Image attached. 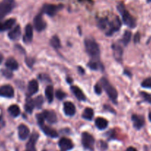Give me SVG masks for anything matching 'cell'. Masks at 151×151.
<instances>
[{
    "label": "cell",
    "instance_id": "cell-10",
    "mask_svg": "<svg viewBox=\"0 0 151 151\" xmlns=\"http://www.w3.org/2000/svg\"><path fill=\"white\" fill-rule=\"evenodd\" d=\"M59 146L62 151H68L73 147V144L70 139L68 138H62L59 142Z\"/></svg>",
    "mask_w": 151,
    "mask_h": 151
},
{
    "label": "cell",
    "instance_id": "cell-42",
    "mask_svg": "<svg viewBox=\"0 0 151 151\" xmlns=\"http://www.w3.org/2000/svg\"><path fill=\"white\" fill-rule=\"evenodd\" d=\"M149 119H150V121L151 122V113H149Z\"/></svg>",
    "mask_w": 151,
    "mask_h": 151
},
{
    "label": "cell",
    "instance_id": "cell-14",
    "mask_svg": "<svg viewBox=\"0 0 151 151\" xmlns=\"http://www.w3.org/2000/svg\"><path fill=\"white\" fill-rule=\"evenodd\" d=\"M38 139H39V134H38V133L34 132V133H32L30 139H29L28 142L27 144V149L30 150H36L35 146H36V144Z\"/></svg>",
    "mask_w": 151,
    "mask_h": 151
},
{
    "label": "cell",
    "instance_id": "cell-44",
    "mask_svg": "<svg viewBox=\"0 0 151 151\" xmlns=\"http://www.w3.org/2000/svg\"><path fill=\"white\" fill-rule=\"evenodd\" d=\"M148 2H151V0H148Z\"/></svg>",
    "mask_w": 151,
    "mask_h": 151
},
{
    "label": "cell",
    "instance_id": "cell-9",
    "mask_svg": "<svg viewBox=\"0 0 151 151\" xmlns=\"http://www.w3.org/2000/svg\"><path fill=\"white\" fill-rule=\"evenodd\" d=\"M14 96V90L11 85H4L0 87V96L5 98H12Z\"/></svg>",
    "mask_w": 151,
    "mask_h": 151
},
{
    "label": "cell",
    "instance_id": "cell-1",
    "mask_svg": "<svg viewBox=\"0 0 151 151\" xmlns=\"http://www.w3.org/2000/svg\"><path fill=\"white\" fill-rule=\"evenodd\" d=\"M117 9H118L119 12L121 14L123 22H124V24H126L128 27H131V28H133V27H136V20L130 15V13L125 9V7H124V5L123 4H119L117 6Z\"/></svg>",
    "mask_w": 151,
    "mask_h": 151
},
{
    "label": "cell",
    "instance_id": "cell-34",
    "mask_svg": "<svg viewBox=\"0 0 151 151\" xmlns=\"http://www.w3.org/2000/svg\"><path fill=\"white\" fill-rule=\"evenodd\" d=\"M56 96L59 99V100H62L65 97V93L62 91L61 90H58L56 92Z\"/></svg>",
    "mask_w": 151,
    "mask_h": 151
},
{
    "label": "cell",
    "instance_id": "cell-31",
    "mask_svg": "<svg viewBox=\"0 0 151 151\" xmlns=\"http://www.w3.org/2000/svg\"><path fill=\"white\" fill-rule=\"evenodd\" d=\"M88 65L90 68H91L92 70H95L100 69V66H101V65H100V63L99 62V61L93 60V59L91 60V62L88 64Z\"/></svg>",
    "mask_w": 151,
    "mask_h": 151
},
{
    "label": "cell",
    "instance_id": "cell-30",
    "mask_svg": "<svg viewBox=\"0 0 151 151\" xmlns=\"http://www.w3.org/2000/svg\"><path fill=\"white\" fill-rule=\"evenodd\" d=\"M130 39H131V33L128 30H126L122 38V42L124 43V45H127V44L130 42Z\"/></svg>",
    "mask_w": 151,
    "mask_h": 151
},
{
    "label": "cell",
    "instance_id": "cell-16",
    "mask_svg": "<svg viewBox=\"0 0 151 151\" xmlns=\"http://www.w3.org/2000/svg\"><path fill=\"white\" fill-rule=\"evenodd\" d=\"M132 120L133 122V126L136 127L137 130L142 128L145 124V119L143 116L139 115H133L132 116Z\"/></svg>",
    "mask_w": 151,
    "mask_h": 151
},
{
    "label": "cell",
    "instance_id": "cell-36",
    "mask_svg": "<svg viewBox=\"0 0 151 151\" xmlns=\"http://www.w3.org/2000/svg\"><path fill=\"white\" fill-rule=\"evenodd\" d=\"M94 91H95V92L97 94H99V95H100V94L101 93V87L100 86L99 84H96V85H95Z\"/></svg>",
    "mask_w": 151,
    "mask_h": 151
},
{
    "label": "cell",
    "instance_id": "cell-8",
    "mask_svg": "<svg viewBox=\"0 0 151 151\" xmlns=\"http://www.w3.org/2000/svg\"><path fill=\"white\" fill-rule=\"evenodd\" d=\"M109 26H110V28L106 32V34L107 36H110L115 31L119 30L120 27H121V22H120L119 19L118 17H116L114 20L109 22Z\"/></svg>",
    "mask_w": 151,
    "mask_h": 151
},
{
    "label": "cell",
    "instance_id": "cell-27",
    "mask_svg": "<svg viewBox=\"0 0 151 151\" xmlns=\"http://www.w3.org/2000/svg\"><path fill=\"white\" fill-rule=\"evenodd\" d=\"M93 110L90 108V107H88L84 110L83 113H82V117L87 120H91L93 116Z\"/></svg>",
    "mask_w": 151,
    "mask_h": 151
},
{
    "label": "cell",
    "instance_id": "cell-17",
    "mask_svg": "<svg viewBox=\"0 0 151 151\" xmlns=\"http://www.w3.org/2000/svg\"><path fill=\"white\" fill-rule=\"evenodd\" d=\"M38 91H39V84H38L37 81H30L28 84V87H27V93H28L29 96L34 95L36 93H37Z\"/></svg>",
    "mask_w": 151,
    "mask_h": 151
},
{
    "label": "cell",
    "instance_id": "cell-4",
    "mask_svg": "<svg viewBox=\"0 0 151 151\" xmlns=\"http://www.w3.org/2000/svg\"><path fill=\"white\" fill-rule=\"evenodd\" d=\"M15 6L14 0H3L0 3V21L11 12Z\"/></svg>",
    "mask_w": 151,
    "mask_h": 151
},
{
    "label": "cell",
    "instance_id": "cell-33",
    "mask_svg": "<svg viewBox=\"0 0 151 151\" xmlns=\"http://www.w3.org/2000/svg\"><path fill=\"white\" fill-rule=\"evenodd\" d=\"M142 86L145 88H151V77L145 79L142 82Z\"/></svg>",
    "mask_w": 151,
    "mask_h": 151
},
{
    "label": "cell",
    "instance_id": "cell-41",
    "mask_svg": "<svg viewBox=\"0 0 151 151\" xmlns=\"http://www.w3.org/2000/svg\"><path fill=\"white\" fill-rule=\"evenodd\" d=\"M68 83H71V82H72V79H68Z\"/></svg>",
    "mask_w": 151,
    "mask_h": 151
},
{
    "label": "cell",
    "instance_id": "cell-6",
    "mask_svg": "<svg viewBox=\"0 0 151 151\" xmlns=\"http://www.w3.org/2000/svg\"><path fill=\"white\" fill-rule=\"evenodd\" d=\"M33 26H34V28L39 32L42 31L46 28L47 24H46L45 21L44 20L41 14H39L34 18V19H33Z\"/></svg>",
    "mask_w": 151,
    "mask_h": 151
},
{
    "label": "cell",
    "instance_id": "cell-35",
    "mask_svg": "<svg viewBox=\"0 0 151 151\" xmlns=\"http://www.w3.org/2000/svg\"><path fill=\"white\" fill-rule=\"evenodd\" d=\"M142 96H143V98L145 99V101H148V102H151V95L147 93L142 92Z\"/></svg>",
    "mask_w": 151,
    "mask_h": 151
},
{
    "label": "cell",
    "instance_id": "cell-32",
    "mask_svg": "<svg viewBox=\"0 0 151 151\" xmlns=\"http://www.w3.org/2000/svg\"><path fill=\"white\" fill-rule=\"evenodd\" d=\"M43 97L42 96H39L36 98H35V99L33 100V102H34L35 107H37V108H40V107L42 106L43 104Z\"/></svg>",
    "mask_w": 151,
    "mask_h": 151
},
{
    "label": "cell",
    "instance_id": "cell-26",
    "mask_svg": "<svg viewBox=\"0 0 151 151\" xmlns=\"http://www.w3.org/2000/svg\"><path fill=\"white\" fill-rule=\"evenodd\" d=\"M45 96L47 98L48 102H52L53 100V88L52 86H47L45 91Z\"/></svg>",
    "mask_w": 151,
    "mask_h": 151
},
{
    "label": "cell",
    "instance_id": "cell-5",
    "mask_svg": "<svg viewBox=\"0 0 151 151\" xmlns=\"http://www.w3.org/2000/svg\"><path fill=\"white\" fill-rule=\"evenodd\" d=\"M82 142L84 147L88 150L93 149L95 140L94 138L88 133H83L82 135Z\"/></svg>",
    "mask_w": 151,
    "mask_h": 151
},
{
    "label": "cell",
    "instance_id": "cell-22",
    "mask_svg": "<svg viewBox=\"0 0 151 151\" xmlns=\"http://www.w3.org/2000/svg\"><path fill=\"white\" fill-rule=\"evenodd\" d=\"M113 54L115 56L116 59L117 61H121L123 55V50L122 47L119 45H113Z\"/></svg>",
    "mask_w": 151,
    "mask_h": 151
},
{
    "label": "cell",
    "instance_id": "cell-45",
    "mask_svg": "<svg viewBox=\"0 0 151 151\" xmlns=\"http://www.w3.org/2000/svg\"><path fill=\"white\" fill-rule=\"evenodd\" d=\"M0 62H1V59H0Z\"/></svg>",
    "mask_w": 151,
    "mask_h": 151
},
{
    "label": "cell",
    "instance_id": "cell-28",
    "mask_svg": "<svg viewBox=\"0 0 151 151\" xmlns=\"http://www.w3.org/2000/svg\"><path fill=\"white\" fill-rule=\"evenodd\" d=\"M34 107H35V104H34V102H33V100L30 99H27V101H26L25 107H24L26 111L29 113H31Z\"/></svg>",
    "mask_w": 151,
    "mask_h": 151
},
{
    "label": "cell",
    "instance_id": "cell-21",
    "mask_svg": "<svg viewBox=\"0 0 151 151\" xmlns=\"http://www.w3.org/2000/svg\"><path fill=\"white\" fill-rule=\"evenodd\" d=\"M71 91L73 93V95L75 96L79 101H85L86 99V97H85V94L83 93V92L82 91V90L76 86H72L71 87Z\"/></svg>",
    "mask_w": 151,
    "mask_h": 151
},
{
    "label": "cell",
    "instance_id": "cell-20",
    "mask_svg": "<svg viewBox=\"0 0 151 151\" xmlns=\"http://www.w3.org/2000/svg\"><path fill=\"white\" fill-rule=\"evenodd\" d=\"M33 29L31 24H27L25 27V34L24 36V42H30L33 40Z\"/></svg>",
    "mask_w": 151,
    "mask_h": 151
},
{
    "label": "cell",
    "instance_id": "cell-19",
    "mask_svg": "<svg viewBox=\"0 0 151 151\" xmlns=\"http://www.w3.org/2000/svg\"><path fill=\"white\" fill-rule=\"evenodd\" d=\"M15 22V19H9L4 22H0V31H5V30L12 28Z\"/></svg>",
    "mask_w": 151,
    "mask_h": 151
},
{
    "label": "cell",
    "instance_id": "cell-23",
    "mask_svg": "<svg viewBox=\"0 0 151 151\" xmlns=\"http://www.w3.org/2000/svg\"><path fill=\"white\" fill-rule=\"evenodd\" d=\"M5 65L10 70H15L19 68V64L14 58H9L5 62Z\"/></svg>",
    "mask_w": 151,
    "mask_h": 151
},
{
    "label": "cell",
    "instance_id": "cell-11",
    "mask_svg": "<svg viewBox=\"0 0 151 151\" xmlns=\"http://www.w3.org/2000/svg\"><path fill=\"white\" fill-rule=\"evenodd\" d=\"M45 120L48 122L49 123H56L57 122V116L54 111L53 110H45L42 113Z\"/></svg>",
    "mask_w": 151,
    "mask_h": 151
},
{
    "label": "cell",
    "instance_id": "cell-12",
    "mask_svg": "<svg viewBox=\"0 0 151 151\" xmlns=\"http://www.w3.org/2000/svg\"><path fill=\"white\" fill-rule=\"evenodd\" d=\"M18 133L19 137L21 140H25L30 135V130L24 124H20L18 127Z\"/></svg>",
    "mask_w": 151,
    "mask_h": 151
},
{
    "label": "cell",
    "instance_id": "cell-39",
    "mask_svg": "<svg viewBox=\"0 0 151 151\" xmlns=\"http://www.w3.org/2000/svg\"><path fill=\"white\" fill-rule=\"evenodd\" d=\"M126 151H137V150H136V148L133 147H130L127 148V150H126Z\"/></svg>",
    "mask_w": 151,
    "mask_h": 151
},
{
    "label": "cell",
    "instance_id": "cell-38",
    "mask_svg": "<svg viewBox=\"0 0 151 151\" xmlns=\"http://www.w3.org/2000/svg\"><path fill=\"white\" fill-rule=\"evenodd\" d=\"M139 40H140V34H139V33H137L134 37V42L136 43L139 42Z\"/></svg>",
    "mask_w": 151,
    "mask_h": 151
},
{
    "label": "cell",
    "instance_id": "cell-25",
    "mask_svg": "<svg viewBox=\"0 0 151 151\" xmlns=\"http://www.w3.org/2000/svg\"><path fill=\"white\" fill-rule=\"evenodd\" d=\"M8 112L13 117H17L20 114V108L17 104H13L9 107Z\"/></svg>",
    "mask_w": 151,
    "mask_h": 151
},
{
    "label": "cell",
    "instance_id": "cell-24",
    "mask_svg": "<svg viewBox=\"0 0 151 151\" xmlns=\"http://www.w3.org/2000/svg\"><path fill=\"white\" fill-rule=\"evenodd\" d=\"M96 126L97 127V128L99 129V130H104L106 127H107V124H108V122L104 118H101V117H99L96 119L95 121Z\"/></svg>",
    "mask_w": 151,
    "mask_h": 151
},
{
    "label": "cell",
    "instance_id": "cell-29",
    "mask_svg": "<svg viewBox=\"0 0 151 151\" xmlns=\"http://www.w3.org/2000/svg\"><path fill=\"white\" fill-rule=\"evenodd\" d=\"M50 44H51V45L53 46L54 48H59V47H60L61 46V43H60V40H59V37L56 36H54L52 37L51 40H50Z\"/></svg>",
    "mask_w": 151,
    "mask_h": 151
},
{
    "label": "cell",
    "instance_id": "cell-37",
    "mask_svg": "<svg viewBox=\"0 0 151 151\" xmlns=\"http://www.w3.org/2000/svg\"><path fill=\"white\" fill-rule=\"evenodd\" d=\"M3 73H4V75L5 76H7V77H8V78H10V77H11V76H12V73H11V70H10V71L5 70V71H3Z\"/></svg>",
    "mask_w": 151,
    "mask_h": 151
},
{
    "label": "cell",
    "instance_id": "cell-7",
    "mask_svg": "<svg viewBox=\"0 0 151 151\" xmlns=\"http://www.w3.org/2000/svg\"><path fill=\"white\" fill-rule=\"evenodd\" d=\"M62 6H59V5H51V4H45L42 8V12L46 14L47 15L50 16V17H53L56 14V13L59 11Z\"/></svg>",
    "mask_w": 151,
    "mask_h": 151
},
{
    "label": "cell",
    "instance_id": "cell-2",
    "mask_svg": "<svg viewBox=\"0 0 151 151\" xmlns=\"http://www.w3.org/2000/svg\"><path fill=\"white\" fill-rule=\"evenodd\" d=\"M85 46L87 53L93 59H98L100 54V50L98 44L91 39H86L85 41Z\"/></svg>",
    "mask_w": 151,
    "mask_h": 151
},
{
    "label": "cell",
    "instance_id": "cell-13",
    "mask_svg": "<svg viewBox=\"0 0 151 151\" xmlns=\"http://www.w3.org/2000/svg\"><path fill=\"white\" fill-rule=\"evenodd\" d=\"M39 125L40 126L42 130L44 132L45 134H46L47 136H49V137L56 138V137H58V136H59V135H58V133L56 131V130H53V129H52L51 127H48V126L45 125L44 123L40 124Z\"/></svg>",
    "mask_w": 151,
    "mask_h": 151
},
{
    "label": "cell",
    "instance_id": "cell-18",
    "mask_svg": "<svg viewBox=\"0 0 151 151\" xmlns=\"http://www.w3.org/2000/svg\"><path fill=\"white\" fill-rule=\"evenodd\" d=\"M21 28L19 25L16 26L14 28H13L8 33V37L11 40H19L21 36Z\"/></svg>",
    "mask_w": 151,
    "mask_h": 151
},
{
    "label": "cell",
    "instance_id": "cell-43",
    "mask_svg": "<svg viewBox=\"0 0 151 151\" xmlns=\"http://www.w3.org/2000/svg\"><path fill=\"white\" fill-rule=\"evenodd\" d=\"M25 151H36V150H27V149H26V150Z\"/></svg>",
    "mask_w": 151,
    "mask_h": 151
},
{
    "label": "cell",
    "instance_id": "cell-15",
    "mask_svg": "<svg viewBox=\"0 0 151 151\" xmlns=\"http://www.w3.org/2000/svg\"><path fill=\"white\" fill-rule=\"evenodd\" d=\"M64 112L68 116H72L76 113V107L70 101H66L64 103Z\"/></svg>",
    "mask_w": 151,
    "mask_h": 151
},
{
    "label": "cell",
    "instance_id": "cell-3",
    "mask_svg": "<svg viewBox=\"0 0 151 151\" xmlns=\"http://www.w3.org/2000/svg\"><path fill=\"white\" fill-rule=\"evenodd\" d=\"M101 84L102 85V88H104V91H106L107 96L110 97V99L114 101V102H116V99L118 97V93H117L116 90L113 88V85L105 78H102L101 79Z\"/></svg>",
    "mask_w": 151,
    "mask_h": 151
},
{
    "label": "cell",
    "instance_id": "cell-40",
    "mask_svg": "<svg viewBox=\"0 0 151 151\" xmlns=\"http://www.w3.org/2000/svg\"><path fill=\"white\" fill-rule=\"evenodd\" d=\"M79 71H80L81 73H85V71H84L83 68H80V67H79Z\"/></svg>",
    "mask_w": 151,
    "mask_h": 151
}]
</instances>
